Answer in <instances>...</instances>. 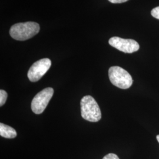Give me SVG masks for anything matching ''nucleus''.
I'll use <instances>...</instances> for the list:
<instances>
[{
	"mask_svg": "<svg viewBox=\"0 0 159 159\" xmlns=\"http://www.w3.org/2000/svg\"><path fill=\"white\" fill-rule=\"evenodd\" d=\"M40 30V25L35 22L17 23L10 28V34L14 40L25 41L38 34Z\"/></svg>",
	"mask_w": 159,
	"mask_h": 159,
	"instance_id": "obj_1",
	"label": "nucleus"
},
{
	"mask_svg": "<svg viewBox=\"0 0 159 159\" xmlns=\"http://www.w3.org/2000/svg\"><path fill=\"white\" fill-rule=\"evenodd\" d=\"M81 116L91 122H97L102 118V112L96 101L91 96L83 97L80 102Z\"/></svg>",
	"mask_w": 159,
	"mask_h": 159,
	"instance_id": "obj_2",
	"label": "nucleus"
},
{
	"mask_svg": "<svg viewBox=\"0 0 159 159\" xmlns=\"http://www.w3.org/2000/svg\"><path fill=\"white\" fill-rule=\"evenodd\" d=\"M108 77L114 85L121 89H127L133 84L130 74L119 66H113L109 68Z\"/></svg>",
	"mask_w": 159,
	"mask_h": 159,
	"instance_id": "obj_3",
	"label": "nucleus"
},
{
	"mask_svg": "<svg viewBox=\"0 0 159 159\" xmlns=\"http://www.w3.org/2000/svg\"><path fill=\"white\" fill-rule=\"evenodd\" d=\"M53 94V89L48 87L35 95L31 102V109L34 113L40 114L44 111Z\"/></svg>",
	"mask_w": 159,
	"mask_h": 159,
	"instance_id": "obj_4",
	"label": "nucleus"
},
{
	"mask_svg": "<svg viewBox=\"0 0 159 159\" xmlns=\"http://www.w3.org/2000/svg\"><path fill=\"white\" fill-rule=\"evenodd\" d=\"M51 60L49 58H43L35 62L29 69L27 76L31 82H36L41 79L50 69Z\"/></svg>",
	"mask_w": 159,
	"mask_h": 159,
	"instance_id": "obj_5",
	"label": "nucleus"
},
{
	"mask_svg": "<svg viewBox=\"0 0 159 159\" xmlns=\"http://www.w3.org/2000/svg\"><path fill=\"white\" fill-rule=\"evenodd\" d=\"M108 43L114 48L125 53H133L140 48V46L136 41L125 39L119 37H111L108 41Z\"/></svg>",
	"mask_w": 159,
	"mask_h": 159,
	"instance_id": "obj_6",
	"label": "nucleus"
},
{
	"mask_svg": "<svg viewBox=\"0 0 159 159\" xmlns=\"http://www.w3.org/2000/svg\"><path fill=\"white\" fill-rule=\"evenodd\" d=\"M0 135L6 139H14L17 136V131L9 125L0 123Z\"/></svg>",
	"mask_w": 159,
	"mask_h": 159,
	"instance_id": "obj_7",
	"label": "nucleus"
},
{
	"mask_svg": "<svg viewBox=\"0 0 159 159\" xmlns=\"http://www.w3.org/2000/svg\"><path fill=\"white\" fill-rule=\"evenodd\" d=\"M8 97L7 93L3 90H0V106H2L6 102Z\"/></svg>",
	"mask_w": 159,
	"mask_h": 159,
	"instance_id": "obj_8",
	"label": "nucleus"
},
{
	"mask_svg": "<svg viewBox=\"0 0 159 159\" xmlns=\"http://www.w3.org/2000/svg\"><path fill=\"white\" fill-rule=\"evenodd\" d=\"M151 14L154 18L159 20V6L154 8L151 11Z\"/></svg>",
	"mask_w": 159,
	"mask_h": 159,
	"instance_id": "obj_9",
	"label": "nucleus"
},
{
	"mask_svg": "<svg viewBox=\"0 0 159 159\" xmlns=\"http://www.w3.org/2000/svg\"><path fill=\"white\" fill-rule=\"evenodd\" d=\"M102 159H119V157L114 153H109L105 156Z\"/></svg>",
	"mask_w": 159,
	"mask_h": 159,
	"instance_id": "obj_10",
	"label": "nucleus"
},
{
	"mask_svg": "<svg viewBox=\"0 0 159 159\" xmlns=\"http://www.w3.org/2000/svg\"><path fill=\"white\" fill-rule=\"evenodd\" d=\"M108 1L113 4H120V3L125 2L129 0H108Z\"/></svg>",
	"mask_w": 159,
	"mask_h": 159,
	"instance_id": "obj_11",
	"label": "nucleus"
},
{
	"mask_svg": "<svg viewBox=\"0 0 159 159\" xmlns=\"http://www.w3.org/2000/svg\"><path fill=\"white\" fill-rule=\"evenodd\" d=\"M157 140L158 142L159 143V135H157Z\"/></svg>",
	"mask_w": 159,
	"mask_h": 159,
	"instance_id": "obj_12",
	"label": "nucleus"
}]
</instances>
